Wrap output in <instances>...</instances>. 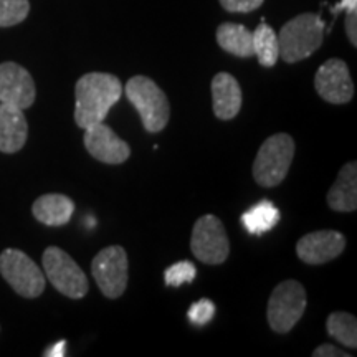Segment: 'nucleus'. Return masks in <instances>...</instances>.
I'll list each match as a JSON object with an SVG mask.
<instances>
[{
  "label": "nucleus",
  "instance_id": "obj_4",
  "mask_svg": "<svg viewBox=\"0 0 357 357\" xmlns=\"http://www.w3.org/2000/svg\"><path fill=\"white\" fill-rule=\"evenodd\" d=\"M294 151L296 146L289 134L280 132L268 137L258 149L253 162V178L257 184L266 189L280 185L291 166Z\"/></svg>",
  "mask_w": 357,
  "mask_h": 357
},
{
  "label": "nucleus",
  "instance_id": "obj_20",
  "mask_svg": "<svg viewBox=\"0 0 357 357\" xmlns=\"http://www.w3.org/2000/svg\"><path fill=\"white\" fill-rule=\"evenodd\" d=\"M253 52L258 58V63L265 68H271L280 60V45L278 33L265 24V19L261 24L253 30Z\"/></svg>",
  "mask_w": 357,
  "mask_h": 357
},
{
  "label": "nucleus",
  "instance_id": "obj_23",
  "mask_svg": "<svg viewBox=\"0 0 357 357\" xmlns=\"http://www.w3.org/2000/svg\"><path fill=\"white\" fill-rule=\"evenodd\" d=\"M197 275V270L190 261H178L169 266L164 273V281L169 287H181L184 283H192Z\"/></svg>",
  "mask_w": 357,
  "mask_h": 357
},
{
  "label": "nucleus",
  "instance_id": "obj_26",
  "mask_svg": "<svg viewBox=\"0 0 357 357\" xmlns=\"http://www.w3.org/2000/svg\"><path fill=\"white\" fill-rule=\"evenodd\" d=\"M346 33L352 47H357V12H346Z\"/></svg>",
  "mask_w": 357,
  "mask_h": 357
},
{
  "label": "nucleus",
  "instance_id": "obj_1",
  "mask_svg": "<svg viewBox=\"0 0 357 357\" xmlns=\"http://www.w3.org/2000/svg\"><path fill=\"white\" fill-rule=\"evenodd\" d=\"M123 83L111 73L83 75L75 88V121L78 128L86 129L93 124L102 123L111 108L121 100Z\"/></svg>",
  "mask_w": 357,
  "mask_h": 357
},
{
  "label": "nucleus",
  "instance_id": "obj_6",
  "mask_svg": "<svg viewBox=\"0 0 357 357\" xmlns=\"http://www.w3.org/2000/svg\"><path fill=\"white\" fill-rule=\"evenodd\" d=\"M45 275L61 294L71 300L86 296L89 284L84 271L68 253L58 247H48L42 257Z\"/></svg>",
  "mask_w": 357,
  "mask_h": 357
},
{
  "label": "nucleus",
  "instance_id": "obj_14",
  "mask_svg": "<svg viewBox=\"0 0 357 357\" xmlns=\"http://www.w3.org/2000/svg\"><path fill=\"white\" fill-rule=\"evenodd\" d=\"M242 88L230 73H217L212 79V105L213 114L222 121L234 119L242 109Z\"/></svg>",
  "mask_w": 357,
  "mask_h": 357
},
{
  "label": "nucleus",
  "instance_id": "obj_5",
  "mask_svg": "<svg viewBox=\"0 0 357 357\" xmlns=\"http://www.w3.org/2000/svg\"><path fill=\"white\" fill-rule=\"evenodd\" d=\"M306 289L296 280L280 283L270 294L266 307V318L270 328L278 334L291 331L306 310Z\"/></svg>",
  "mask_w": 357,
  "mask_h": 357
},
{
  "label": "nucleus",
  "instance_id": "obj_9",
  "mask_svg": "<svg viewBox=\"0 0 357 357\" xmlns=\"http://www.w3.org/2000/svg\"><path fill=\"white\" fill-rule=\"evenodd\" d=\"M91 273L98 288L109 300L121 298L128 287V255L119 245L102 248L91 261Z\"/></svg>",
  "mask_w": 357,
  "mask_h": 357
},
{
  "label": "nucleus",
  "instance_id": "obj_16",
  "mask_svg": "<svg viewBox=\"0 0 357 357\" xmlns=\"http://www.w3.org/2000/svg\"><path fill=\"white\" fill-rule=\"evenodd\" d=\"M328 204L334 212H354L357 208V162L342 166L328 192Z\"/></svg>",
  "mask_w": 357,
  "mask_h": 357
},
{
  "label": "nucleus",
  "instance_id": "obj_8",
  "mask_svg": "<svg viewBox=\"0 0 357 357\" xmlns=\"http://www.w3.org/2000/svg\"><path fill=\"white\" fill-rule=\"evenodd\" d=\"M190 248L202 263L222 265L230 255V240L220 218L212 213L200 217L192 229Z\"/></svg>",
  "mask_w": 357,
  "mask_h": 357
},
{
  "label": "nucleus",
  "instance_id": "obj_7",
  "mask_svg": "<svg viewBox=\"0 0 357 357\" xmlns=\"http://www.w3.org/2000/svg\"><path fill=\"white\" fill-rule=\"evenodd\" d=\"M0 275L24 298H38L45 289V275L29 255L15 248L0 253Z\"/></svg>",
  "mask_w": 357,
  "mask_h": 357
},
{
  "label": "nucleus",
  "instance_id": "obj_13",
  "mask_svg": "<svg viewBox=\"0 0 357 357\" xmlns=\"http://www.w3.org/2000/svg\"><path fill=\"white\" fill-rule=\"evenodd\" d=\"M346 236L336 230H318L301 236L296 243V255L307 265H323L344 252Z\"/></svg>",
  "mask_w": 357,
  "mask_h": 357
},
{
  "label": "nucleus",
  "instance_id": "obj_12",
  "mask_svg": "<svg viewBox=\"0 0 357 357\" xmlns=\"http://www.w3.org/2000/svg\"><path fill=\"white\" fill-rule=\"evenodd\" d=\"M37 89L32 75L13 61L0 65V102L29 109L35 102Z\"/></svg>",
  "mask_w": 357,
  "mask_h": 357
},
{
  "label": "nucleus",
  "instance_id": "obj_3",
  "mask_svg": "<svg viewBox=\"0 0 357 357\" xmlns=\"http://www.w3.org/2000/svg\"><path fill=\"white\" fill-rule=\"evenodd\" d=\"M126 96L141 116L147 132H160L171 118V105L166 93L153 79L137 75L126 83Z\"/></svg>",
  "mask_w": 357,
  "mask_h": 357
},
{
  "label": "nucleus",
  "instance_id": "obj_19",
  "mask_svg": "<svg viewBox=\"0 0 357 357\" xmlns=\"http://www.w3.org/2000/svg\"><path fill=\"white\" fill-rule=\"evenodd\" d=\"M281 213L270 200H261L242 215V223L248 234L263 235L271 229H275L276 223L280 222Z\"/></svg>",
  "mask_w": 357,
  "mask_h": 357
},
{
  "label": "nucleus",
  "instance_id": "obj_10",
  "mask_svg": "<svg viewBox=\"0 0 357 357\" xmlns=\"http://www.w3.org/2000/svg\"><path fill=\"white\" fill-rule=\"evenodd\" d=\"M314 88L318 95L331 105L349 102L354 96V83L346 61L339 58L324 61L316 71Z\"/></svg>",
  "mask_w": 357,
  "mask_h": 357
},
{
  "label": "nucleus",
  "instance_id": "obj_15",
  "mask_svg": "<svg viewBox=\"0 0 357 357\" xmlns=\"http://www.w3.org/2000/svg\"><path fill=\"white\" fill-rule=\"evenodd\" d=\"M29 137V123L24 109L0 102V151L6 154L19 153Z\"/></svg>",
  "mask_w": 357,
  "mask_h": 357
},
{
  "label": "nucleus",
  "instance_id": "obj_11",
  "mask_svg": "<svg viewBox=\"0 0 357 357\" xmlns=\"http://www.w3.org/2000/svg\"><path fill=\"white\" fill-rule=\"evenodd\" d=\"M83 144L91 158L102 164L118 166L126 162L131 155V147L105 123L93 124L84 129Z\"/></svg>",
  "mask_w": 357,
  "mask_h": 357
},
{
  "label": "nucleus",
  "instance_id": "obj_22",
  "mask_svg": "<svg viewBox=\"0 0 357 357\" xmlns=\"http://www.w3.org/2000/svg\"><path fill=\"white\" fill-rule=\"evenodd\" d=\"M29 12V0H0V29L22 24Z\"/></svg>",
  "mask_w": 357,
  "mask_h": 357
},
{
  "label": "nucleus",
  "instance_id": "obj_24",
  "mask_svg": "<svg viewBox=\"0 0 357 357\" xmlns=\"http://www.w3.org/2000/svg\"><path fill=\"white\" fill-rule=\"evenodd\" d=\"M187 316H189V319L194 324L204 326L211 323L213 316H215V305H213L211 300H207V298H204V300L194 303V305L189 307Z\"/></svg>",
  "mask_w": 357,
  "mask_h": 357
},
{
  "label": "nucleus",
  "instance_id": "obj_25",
  "mask_svg": "<svg viewBox=\"0 0 357 357\" xmlns=\"http://www.w3.org/2000/svg\"><path fill=\"white\" fill-rule=\"evenodd\" d=\"M218 2L222 3V7L225 8L227 12L247 13L257 10L265 0H218Z\"/></svg>",
  "mask_w": 357,
  "mask_h": 357
},
{
  "label": "nucleus",
  "instance_id": "obj_17",
  "mask_svg": "<svg viewBox=\"0 0 357 357\" xmlns=\"http://www.w3.org/2000/svg\"><path fill=\"white\" fill-rule=\"evenodd\" d=\"M75 204L63 194H45L32 205V213L40 223L48 227H61L71 220Z\"/></svg>",
  "mask_w": 357,
  "mask_h": 357
},
{
  "label": "nucleus",
  "instance_id": "obj_21",
  "mask_svg": "<svg viewBox=\"0 0 357 357\" xmlns=\"http://www.w3.org/2000/svg\"><path fill=\"white\" fill-rule=\"evenodd\" d=\"M328 334L342 346L356 349L357 347V319L344 311H334L329 314L326 324Z\"/></svg>",
  "mask_w": 357,
  "mask_h": 357
},
{
  "label": "nucleus",
  "instance_id": "obj_29",
  "mask_svg": "<svg viewBox=\"0 0 357 357\" xmlns=\"http://www.w3.org/2000/svg\"><path fill=\"white\" fill-rule=\"evenodd\" d=\"M45 356H50V357H55V356H65V341H60L56 342L55 346L50 347L47 352H45Z\"/></svg>",
  "mask_w": 357,
  "mask_h": 357
},
{
  "label": "nucleus",
  "instance_id": "obj_18",
  "mask_svg": "<svg viewBox=\"0 0 357 357\" xmlns=\"http://www.w3.org/2000/svg\"><path fill=\"white\" fill-rule=\"evenodd\" d=\"M217 43L222 50L230 53V55L238 58L255 56V52H253V33L245 25L231 24V22H225V24L218 25Z\"/></svg>",
  "mask_w": 357,
  "mask_h": 357
},
{
  "label": "nucleus",
  "instance_id": "obj_28",
  "mask_svg": "<svg viewBox=\"0 0 357 357\" xmlns=\"http://www.w3.org/2000/svg\"><path fill=\"white\" fill-rule=\"evenodd\" d=\"M351 12V10H357V0H341L337 6H334L331 8L333 13H339V12Z\"/></svg>",
  "mask_w": 357,
  "mask_h": 357
},
{
  "label": "nucleus",
  "instance_id": "obj_2",
  "mask_svg": "<svg viewBox=\"0 0 357 357\" xmlns=\"http://www.w3.org/2000/svg\"><path fill=\"white\" fill-rule=\"evenodd\" d=\"M324 40V24L316 13H301L288 20L278 33L280 58L287 63H298L311 56Z\"/></svg>",
  "mask_w": 357,
  "mask_h": 357
},
{
  "label": "nucleus",
  "instance_id": "obj_27",
  "mask_svg": "<svg viewBox=\"0 0 357 357\" xmlns=\"http://www.w3.org/2000/svg\"><path fill=\"white\" fill-rule=\"evenodd\" d=\"M347 356H349V352L339 351L336 346H331V344H323L312 351V357H347Z\"/></svg>",
  "mask_w": 357,
  "mask_h": 357
}]
</instances>
